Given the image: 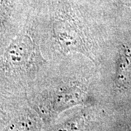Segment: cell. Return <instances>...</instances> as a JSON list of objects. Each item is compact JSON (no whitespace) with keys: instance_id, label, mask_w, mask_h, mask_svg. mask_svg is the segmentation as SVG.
Masks as SVG:
<instances>
[{"instance_id":"6da1fadb","label":"cell","mask_w":131,"mask_h":131,"mask_svg":"<svg viewBox=\"0 0 131 131\" xmlns=\"http://www.w3.org/2000/svg\"><path fill=\"white\" fill-rule=\"evenodd\" d=\"M33 24L26 20L0 55V93L14 95L34 84L43 63Z\"/></svg>"},{"instance_id":"7a4b0ae2","label":"cell","mask_w":131,"mask_h":131,"mask_svg":"<svg viewBox=\"0 0 131 131\" xmlns=\"http://www.w3.org/2000/svg\"><path fill=\"white\" fill-rule=\"evenodd\" d=\"M53 36L61 50L90 56L89 47L82 28L69 13L59 15L53 24Z\"/></svg>"},{"instance_id":"3957f363","label":"cell","mask_w":131,"mask_h":131,"mask_svg":"<svg viewBox=\"0 0 131 131\" xmlns=\"http://www.w3.org/2000/svg\"><path fill=\"white\" fill-rule=\"evenodd\" d=\"M20 0H0V55L26 23Z\"/></svg>"},{"instance_id":"277c9868","label":"cell","mask_w":131,"mask_h":131,"mask_svg":"<svg viewBox=\"0 0 131 131\" xmlns=\"http://www.w3.org/2000/svg\"><path fill=\"white\" fill-rule=\"evenodd\" d=\"M131 84V47L122 45L115 63L114 84L119 89H126Z\"/></svg>"},{"instance_id":"5b68a950","label":"cell","mask_w":131,"mask_h":131,"mask_svg":"<svg viewBox=\"0 0 131 131\" xmlns=\"http://www.w3.org/2000/svg\"><path fill=\"white\" fill-rule=\"evenodd\" d=\"M78 84L72 83L61 88L57 92L56 101L58 106H63L66 104L77 102L82 95L83 91Z\"/></svg>"},{"instance_id":"8992f818","label":"cell","mask_w":131,"mask_h":131,"mask_svg":"<svg viewBox=\"0 0 131 131\" xmlns=\"http://www.w3.org/2000/svg\"><path fill=\"white\" fill-rule=\"evenodd\" d=\"M8 96L7 95L0 93V130L9 120L10 112L9 104L7 101Z\"/></svg>"},{"instance_id":"52a82bcc","label":"cell","mask_w":131,"mask_h":131,"mask_svg":"<svg viewBox=\"0 0 131 131\" xmlns=\"http://www.w3.org/2000/svg\"><path fill=\"white\" fill-rule=\"evenodd\" d=\"M123 4H125L127 6L131 7V0H119Z\"/></svg>"}]
</instances>
